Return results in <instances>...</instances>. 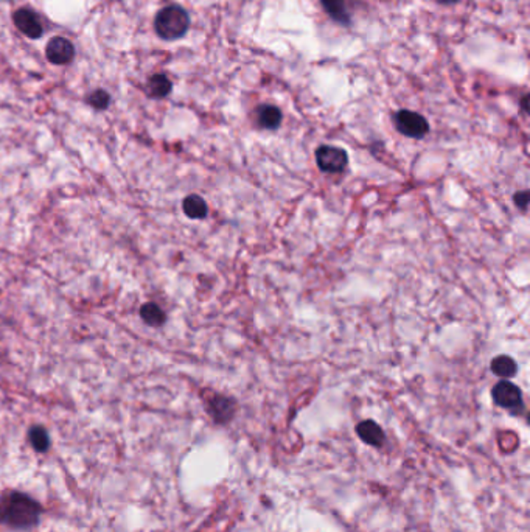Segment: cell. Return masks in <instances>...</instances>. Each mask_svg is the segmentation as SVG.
<instances>
[{
  "mask_svg": "<svg viewBox=\"0 0 530 532\" xmlns=\"http://www.w3.org/2000/svg\"><path fill=\"white\" fill-rule=\"evenodd\" d=\"M39 503L22 492H10L0 496V524L11 529H30L41 518Z\"/></svg>",
  "mask_w": 530,
  "mask_h": 532,
  "instance_id": "1",
  "label": "cell"
},
{
  "mask_svg": "<svg viewBox=\"0 0 530 532\" xmlns=\"http://www.w3.org/2000/svg\"><path fill=\"white\" fill-rule=\"evenodd\" d=\"M190 28V16L180 5H169L156 14L155 30L159 38L176 41L184 38Z\"/></svg>",
  "mask_w": 530,
  "mask_h": 532,
  "instance_id": "2",
  "label": "cell"
},
{
  "mask_svg": "<svg viewBox=\"0 0 530 532\" xmlns=\"http://www.w3.org/2000/svg\"><path fill=\"white\" fill-rule=\"evenodd\" d=\"M394 122L399 132L410 139H423L429 132V123L427 118L414 111H399L394 117Z\"/></svg>",
  "mask_w": 530,
  "mask_h": 532,
  "instance_id": "3",
  "label": "cell"
},
{
  "mask_svg": "<svg viewBox=\"0 0 530 532\" xmlns=\"http://www.w3.org/2000/svg\"><path fill=\"white\" fill-rule=\"evenodd\" d=\"M316 162L325 173H341L348 164V156L343 148L324 145L316 151Z\"/></svg>",
  "mask_w": 530,
  "mask_h": 532,
  "instance_id": "4",
  "label": "cell"
},
{
  "mask_svg": "<svg viewBox=\"0 0 530 532\" xmlns=\"http://www.w3.org/2000/svg\"><path fill=\"white\" fill-rule=\"evenodd\" d=\"M13 22L17 27L20 33H24L27 38L38 39L44 34V25L41 22V18L36 11H33L29 6H22L13 14Z\"/></svg>",
  "mask_w": 530,
  "mask_h": 532,
  "instance_id": "5",
  "label": "cell"
},
{
  "mask_svg": "<svg viewBox=\"0 0 530 532\" xmlns=\"http://www.w3.org/2000/svg\"><path fill=\"white\" fill-rule=\"evenodd\" d=\"M493 400L501 408L520 410L522 408V392L512 382H499L492 391Z\"/></svg>",
  "mask_w": 530,
  "mask_h": 532,
  "instance_id": "6",
  "label": "cell"
},
{
  "mask_svg": "<svg viewBox=\"0 0 530 532\" xmlns=\"http://www.w3.org/2000/svg\"><path fill=\"white\" fill-rule=\"evenodd\" d=\"M45 56L52 64L64 66L69 64V62H72V59L75 58V47L69 39L62 36H55L47 42Z\"/></svg>",
  "mask_w": 530,
  "mask_h": 532,
  "instance_id": "7",
  "label": "cell"
},
{
  "mask_svg": "<svg viewBox=\"0 0 530 532\" xmlns=\"http://www.w3.org/2000/svg\"><path fill=\"white\" fill-rule=\"evenodd\" d=\"M357 431L359 438L364 440L366 444L373 447H381L385 444V431L381 430L378 424H375L373 420H364L357 426Z\"/></svg>",
  "mask_w": 530,
  "mask_h": 532,
  "instance_id": "8",
  "label": "cell"
},
{
  "mask_svg": "<svg viewBox=\"0 0 530 532\" xmlns=\"http://www.w3.org/2000/svg\"><path fill=\"white\" fill-rule=\"evenodd\" d=\"M257 120L264 130H277L282 123V111L274 104H262L257 109Z\"/></svg>",
  "mask_w": 530,
  "mask_h": 532,
  "instance_id": "9",
  "label": "cell"
},
{
  "mask_svg": "<svg viewBox=\"0 0 530 532\" xmlns=\"http://www.w3.org/2000/svg\"><path fill=\"white\" fill-rule=\"evenodd\" d=\"M234 408L235 403L232 398L222 397V396H216L213 400L210 402V414L216 422L224 424L230 417H234Z\"/></svg>",
  "mask_w": 530,
  "mask_h": 532,
  "instance_id": "10",
  "label": "cell"
},
{
  "mask_svg": "<svg viewBox=\"0 0 530 532\" xmlns=\"http://www.w3.org/2000/svg\"><path fill=\"white\" fill-rule=\"evenodd\" d=\"M173 83L170 78L164 74L152 75L151 78L146 83V92L152 98H164L171 92Z\"/></svg>",
  "mask_w": 530,
  "mask_h": 532,
  "instance_id": "11",
  "label": "cell"
},
{
  "mask_svg": "<svg viewBox=\"0 0 530 532\" xmlns=\"http://www.w3.org/2000/svg\"><path fill=\"white\" fill-rule=\"evenodd\" d=\"M327 14L341 25H350L352 18L348 14L344 0H320Z\"/></svg>",
  "mask_w": 530,
  "mask_h": 532,
  "instance_id": "12",
  "label": "cell"
},
{
  "mask_svg": "<svg viewBox=\"0 0 530 532\" xmlns=\"http://www.w3.org/2000/svg\"><path fill=\"white\" fill-rule=\"evenodd\" d=\"M182 207H184L185 215L188 216V218H192V220H202V218H206L207 212H208L206 201L202 200L201 196H198V195L187 196V198L184 200Z\"/></svg>",
  "mask_w": 530,
  "mask_h": 532,
  "instance_id": "13",
  "label": "cell"
},
{
  "mask_svg": "<svg viewBox=\"0 0 530 532\" xmlns=\"http://www.w3.org/2000/svg\"><path fill=\"white\" fill-rule=\"evenodd\" d=\"M492 372L501 378H512L516 374V363L507 355H499L492 360Z\"/></svg>",
  "mask_w": 530,
  "mask_h": 532,
  "instance_id": "14",
  "label": "cell"
},
{
  "mask_svg": "<svg viewBox=\"0 0 530 532\" xmlns=\"http://www.w3.org/2000/svg\"><path fill=\"white\" fill-rule=\"evenodd\" d=\"M141 316L151 327H160L165 322V313L162 312V308L152 302L145 304L141 308Z\"/></svg>",
  "mask_w": 530,
  "mask_h": 532,
  "instance_id": "15",
  "label": "cell"
},
{
  "mask_svg": "<svg viewBox=\"0 0 530 532\" xmlns=\"http://www.w3.org/2000/svg\"><path fill=\"white\" fill-rule=\"evenodd\" d=\"M29 438L36 451L44 453L48 450V447H50V438H48V433L43 426H33L29 433Z\"/></svg>",
  "mask_w": 530,
  "mask_h": 532,
  "instance_id": "16",
  "label": "cell"
},
{
  "mask_svg": "<svg viewBox=\"0 0 530 532\" xmlns=\"http://www.w3.org/2000/svg\"><path fill=\"white\" fill-rule=\"evenodd\" d=\"M87 102L95 109H106L110 103V95L103 89H96L87 97Z\"/></svg>",
  "mask_w": 530,
  "mask_h": 532,
  "instance_id": "17",
  "label": "cell"
},
{
  "mask_svg": "<svg viewBox=\"0 0 530 532\" xmlns=\"http://www.w3.org/2000/svg\"><path fill=\"white\" fill-rule=\"evenodd\" d=\"M513 201H515L516 207H520L521 210H526L527 204H529V192L527 190H522V192L515 193Z\"/></svg>",
  "mask_w": 530,
  "mask_h": 532,
  "instance_id": "18",
  "label": "cell"
},
{
  "mask_svg": "<svg viewBox=\"0 0 530 532\" xmlns=\"http://www.w3.org/2000/svg\"><path fill=\"white\" fill-rule=\"evenodd\" d=\"M437 2L442 5H454V4H459L460 0H437Z\"/></svg>",
  "mask_w": 530,
  "mask_h": 532,
  "instance_id": "19",
  "label": "cell"
},
{
  "mask_svg": "<svg viewBox=\"0 0 530 532\" xmlns=\"http://www.w3.org/2000/svg\"><path fill=\"white\" fill-rule=\"evenodd\" d=\"M527 102H529V97H527V95H526V97H524V98H522V109H524V111H526V112H527V111H529V109H527Z\"/></svg>",
  "mask_w": 530,
  "mask_h": 532,
  "instance_id": "20",
  "label": "cell"
}]
</instances>
